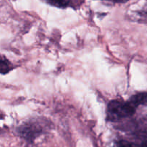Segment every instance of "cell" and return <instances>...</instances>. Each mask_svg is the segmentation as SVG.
I'll use <instances>...</instances> for the list:
<instances>
[{
  "label": "cell",
  "instance_id": "6da1fadb",
  "mask_svg": "<svg viewBox=\"0 0 147 147\" xmlns=\"http://www.w3.org/2000/svg\"><path fill=\"white\" fill-rule=\"evenodd\" d=\"M136 111V108L130 102H123L119 99L111 101L106 110V119L111 122L119 120L132 116Z\"/></svg>",
  "mask_w": 147,
  "mask_h": 147
},
{
  "label": "cell",
  "instance_id": "7a4b0ae2",
  "mask_svg": "<svg viewBox=\"0 0 147 147\" xmlns=\"http://www.w3.org/2000/svg\"><path fill=\"white\" fill-rule=\"evenodd\" d=\"M42 131L41 128L39 126L37 123L34 122H31L30 123H26L24 125H21L19 128V132L21 135L25 137H30L37 135Z\"/></svg>",
  "mask_w": 147,
  "mask_h": 147
},
{
  "label": "cell",
  "instance_id": "3957f363",
  "mask_svg": "<svg viewBox=\"0 0 147 147\" xmlns=\"http://www.w3.org/2000/svg\"><path fill=\"white\" fill-rule=\"evenodd\" d=\"M146 98L147 93L146 92H139L136 95H133L129 99V102L135 107L137 108L139 105H146Z\"/></svg>",
  "mask_w": 147,
  "mask_h": 147
},
{
  "label": "cell",
  "instance_id": "277c9868",
  "mask_svg": "<svg viewBox=\"0 0 147 147\" xmlns=\"http://www.w3.org/2000/svg\"><path fill=\"white\" fill-rule=\"evenodd\" d=\"M113 147H146V141H143L142 144H136V143L131 142L127 140L121 139L116 141L113 144Z\"/></svg>",
  "mask_w": 147,
  "mask_h": 147
},
{
  "label": "cell",
  "instance_id": "5b68a950",
  "mask_svg": "<svg viewBox=\"0 0 147 147\" xmlns=\"http://www.w3.org/2000/svg\"><path fill=\"white\" fill-rule=\"evenodd\" d=\"M47 4L59 8H65L70 5V0H44Z\"/></svg>",
  "mask_w": 147,
  "mask_h": 147
},
{
  "label": "cell",
  "instance_id": "8992f818",
  "mask_svg": "<svg viewBox=\"0 0 147 147\" xmlns=\"http://www.w3.org/2000/svg\"><path fill=\"white\" fill-rule=\"evenodd\" d=\"M12 69V66L9 61L5 59H0V74H5L9 73Z\"/></svg>",
  "mask_w": 147,
  "mask_h": 147
},
{
  "label": "cell",
  "instance_id": "52a82bcc",
  "mask_svg": "<svg viewBox=\"0 0 147 147\" xmlns=\"http://www.w3.org/2000/svg\"><path fill=\"white\" fill-rule=\"evenodd\" d=\"M106 1H112V2H116V3H123L126 2V1H129V0H106Z\"/></svg>",
  "mask_w": 147,
  "mask_h": 147
}]
</instances>
